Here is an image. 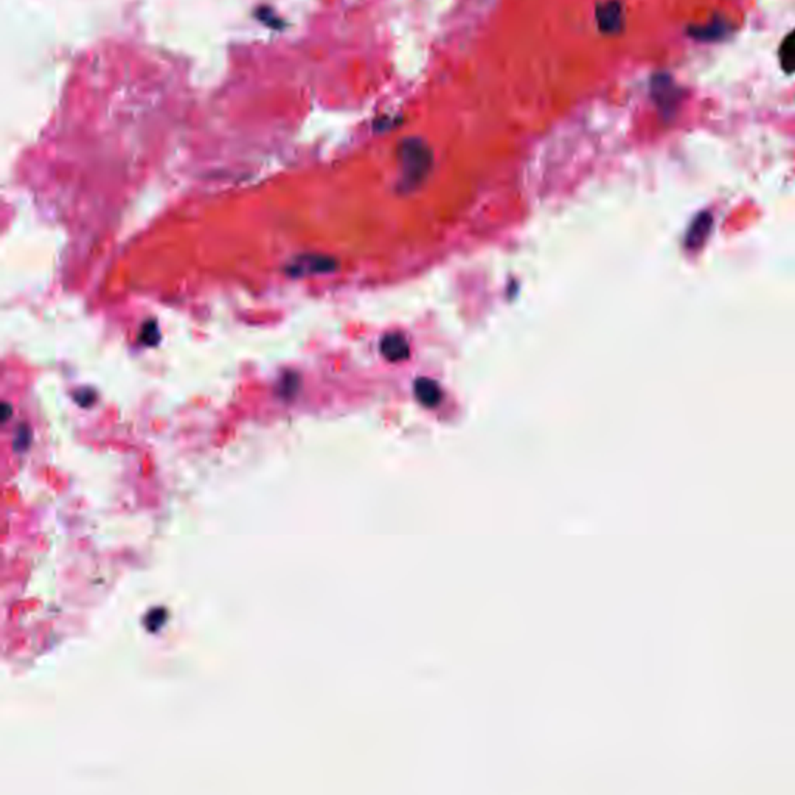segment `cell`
<instances>
[{
  "label": "cell",
  "mask_w": 795,
  "mask_h": 795,
  "mask_svg": "<svg viewBox=\"0 0 795 795\" xmlns=\"http://www.w3.org/2000/svg\"><path fill=\"white\" fill-rule=\"evenodd\" d=\"M780 61L786 73L795 72V30L786 36L782 47H780Z\"/></svg>",
  "instance_id": "cell-6"
},
{
  "label": "cell",
  "mask_w": 795,
  "mask_h": 795,
  "mask_svg": "<svg viewBox=\"0 0 795 795\" xmlns=\"http://www.w3.org/2000/svg\"><path fill=\"white\" fill-rule=\"evenodd\" d=\"M415 396L423 406L433 407L441 401V388L432 379L419 378L415 382Z\"/></svg>",
  "instance_id": "cell-5"
},
{
  "label": "cell",
  "mask_w": 795,
  "mask_h": 795,
  "mask_svg": "<svg viewBox=\"0 0 795 795\" xmlns=\"http://www.w3.org/2000/svg\"><path fill=\"white\" fill-rule=\"evenodd\" d=\"M11 414H13V409H11L10 404H8V402H4V404H2V423L8 421Z\"/></svg>",
  "instance_id": "cell-10"
},
{
  "label": "cell",
  "mask_w": 795,
  "mask_h": 795,
  "mask_svg": "<svg viewBox=\"0 0 795 795\" xmlns=\"http://www.w3.org/2000/svg\"><path fill=\"white\" fill-rule=\"evenodd\" d=\"M597 19L598 25L606 33H615L618 32L623 25V10L618 2H606L598 6L597 10Z\"/></svg>",
  "instance_id": "cell-4"
},
{
  "label": "cell",
  "mask_w": 795,
  "mask_h": 795,
  "mask_svg": "<svg viewBox=\"0 0 795 795\" xmlns=\"http://www.w3.org/2000/svg\"><path fill=\"white\" fill-rule=\"evenodd\" d=\"M32 443V431L27 426H20L14 438V449L16 451H25V449Z\"/></svg>",
  "instance_id": "cell-8"
},
{
  "label": "cell",
  "mask_w": 795,
  "mask_h": 795,
  "mask_svg": "<svg viewBox=\"0 0 795 795\" xmlns=\"http://www.w3.org/2000/svg\"><path fill=\"white\" fill-rule=\"evenodd\" d=\"M337 267H339V262H337L336 258L328 257V255L311 253L297 257L286 267V272L291 276H312L334 272Z\"/></svg>",
  "instance_id": "cell-2"
},
{
  "label": "cell",
  "mask_w": 795,
  "mask_h": 795,
  "mask_svg": "<svg viewBox=\"0 0 795 795\" xmlns=\"http://www.w3.org/2000/svg\"><path fill=\"white\" fill-rule=\"evenodd\" d=\"M159 339H160V333L155 322H148V324H145L144 329H141L140 341L146 345H155L159 342Z\"/></svg>",
  "instance_id": "cell-7"
},
{
  "label": "cell",
  "mask_w": 795,
  "mask_h": 795,
  "mask_svg": "<svg viewBox=\"0 0 795 795\" xmlns=\"http://www.w3.org/2000/svg\"><path fill=\"white\" fill-rule=\"evenodd\" d=\"M381 352L390 362H401L410 355V347L406 337L400 333H390L382 337Z\"/></svg>",
  "instance_id": "cell-3"
},
{
  "label": "cell",
  "mask_w": 795,
  "mask_h": 795,
  "mask_svg": "<svg viewBox=\"0 0 795 795\" xmlns=\"http://www.w3.org/2000/svg\"><path fill=\"white\" fill-rule=\"evenodd\" d=\"M77 398V401L81 404V406H91V404L95 401V393L91 392V390H87V393H84V396H75Z\"/></svg>",
  "instance_id": "cell-9"
},
{
  "label": "cell",
  "mask_w": 795,
  "mask_h": 795,
  "mask_svg": "<svg viewBox=\"0 0 795 795\" xmlns=\"http://www.w3.org/2000/svg\"><path fill=\"white\" fill-rule=\"evenodd\" d=\"M432 151L423 140L407 139L398 148V162L404 174V181L418 184L429 174L432 167Z\"/></svg>",
  "instance_id": "cell-1"
}]
</instances>
